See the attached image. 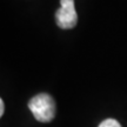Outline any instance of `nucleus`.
Returning <instances> with one entry per match:
<instances>
[{"instance_id":"1","label":"nucleus","mask_w":127,"mask_h":127,"mask_svg":"<svg viewBox=\"0 0 127 127\" xmlns=\"http://www.w3.org/2000/svg\"><path fill=\"white\" fill-rule=\"evenodd\" d=\"M28 108L40 123H50L55 117V102L50 94L40 93L28 101Z\"/></svg>"},{"instance_id":"4","label":"nucleus","mask_w":127,"mask_h":127,"mask_svg":"<svg viewBox=\"0 0 127 127\" xmlns=\"http://www.w3.org/2000/svg\"><path fill=\"white\" fill-rule=\"evenodd\" d=\"M4 111H5V104L2 100H0V115H4Z\"/></svg>"},{"instance_id":"2","label":"nucleus","mask_w":127,"mask_h":127,"mask_svg":"<svg viewBox=\"0 0 127 127\" xmlns=\"http://www.w3.org/2000/svg\"><path fill=\"white\" fill-rule=\"evenodd\" d=\"M57 25L63 30L73 28L78 23L74 0H60V8L55 12Z\"/></svg>"},{"instance_id":"3","label":"nucleus","mask_w":127,"mask_h":127,"mask_svg":"<svg viewBox=\"0 0 127 127\" xmlns=\"http://www.w3.org/2000/svg\"><path fill=\"white\" fill-rule=\"evenodd\" d=\"M98 127H121V125L115 119H106Z\"/></svg>"}]
</instances>
